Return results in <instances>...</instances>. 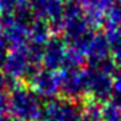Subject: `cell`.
Returning <instances> with one entry per match:
<instances>
[{
    "mask_svg": "<svg viewBox=\"0 0 121 121\" xmlns=\"http://www.w3.org/2000/svg\"><path fill=\"white\" fill-rule=\"evenodd\" d=\"M29 87L40 98L53 99L60 96V77L59 72L46 68H38L26 81Z\"/></svg>",
    "mask_w": 121,
    "mask_h": 121,
    "instance_id": "obj_3",
    "label": "cell"
},
{
    "mask_svg": "<svg viewBox=\"0 0 121 121\" xmlns=\"http://www.w3.org/2000/svg\"><path fill=\"white\" fill-rule=\"evenodd\" d=\"M83 107L78 100L64 96H56L48 100L43 107V113L39 121H82Z\"/></svg>",
    "mask_w": 121,
    "mask_h": 121,
    "instance_id": "obj_2",
    "label": "cell"
},
{
    "mask_svg": "<svg viewBox=\"0 0 121 121\" xmlns=\"http://www.w3.org/2000/svg\"><path fill=\"white\" fill-rule=\"evenodd\" d=\"M1 33L12 47H21L30 43L29 25L16 18H3Z\"/></svg>",
    "mask_w": 121,
    "mask_h": 121,
    "instance_id": "obj_5",
    "label": "cell"
},
{
    "mask_svg": "<svg viewBox=\"0 0 121 121\" xmlns=\"http://www.w3.org/2000/svg\"><path fill=\"white\" fill-rule=\"evenodd\" d=\"M9 50H11V46H9V43L7 42V39L3 35V33L0 31V68L3 66L7 56H8Z\"/></svg>",
    "mask_w": 121,
    "mask_h": 121,
    "instance_id": "obj_7",
    "label": "cell"
},
{
    "mask_svg": "<svg viewBox=\"0 0 121 121\" xmlns=\"http://www.w3.org/2000/svg\"><path fill=\"white\" fill-rule=\"evenodd\" d=\"M9 112L18 121H39L43 113L39 96L26 82L17 81L8 91Z\"/></svg>",
    "mask_w": 121,
    "mask_h": 121,
    "instance_id": "obj_1",
    "label": "cell"
},
{
    "mask_svg": "<svg viewBox=\"0 0 121 121\" xmlns=\"http://www.w3.org/2000/svg\"><path fill=\"white\" fill-rule=\"evenodd\" d=\"M12 82L14 83V81H12L1 68H0V92L9 91V89L12 87Z\"/></svg>",
    "mask_w": 121,
    "mask_h": 121,
    "instance_id": "obj_8",
    "label": "cell"
},
{
    "mask_svg": "<svg viewBox=\"0 0 121 121\" xmlns=\"http://www.w3.org/2000/svg\"><path fill=\"white\" fill-rule=\"evenodd\" d=\"M29 33H30V43L35 46L44 47L47 40L52 37V29H51L48 21L44 18L34 17L33 21L29 24Z\"/></svg>",
    "mask_w": 121,
    "mask_h": 121,
    "instance_id": "obj_6",
    "label": "cell"
},
{
    "mask_svg": "<svg viewBox=\"0 0 121 121\" xmlns=\"http://www.w3.org/2000/svg\"><path fill=\"white\" fill-rule=\"evenodd\" d=\"M68 43L61 34H52L43 47L42 65L50 70L59 72L66 61Z\"/></svg>",
    "mask_w": 121,
    "mask_h": 121,
    "instance_id": "obj_4",
    "label": "cell"
}]
</instances>
